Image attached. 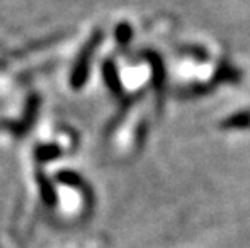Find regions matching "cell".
<instances>
[{
	"instance_id": "6da1fadb",
	"label": "cell",
	"mask_w": 250,
	"mask_h": 248,
	"mask_svg": "<svg viewBox=\"0 0 250 248\" xmlns=\"http://www.w3.org/2000/svg\"><path fill=\"white\" fill-rule=\"evenodd\" d=\"M104 39V33L102 31H95V33L90 36V39L86 42V45L83 47L81 52L76 58L70 75V86L73 89L79 91L81 87L86 86L87 77H89V71H90V61H92V55L95 49L100 45V42Z\"/></svg>"
},
{
	"instance_id": "7a4b0ae2",
	"label": "cell",
	"mask_w": 250,
	"mask_h": 248,
	"mask_svg": "<svg viewBox=\"0 0 250 248\" xmlns=\"http://www.w3.org/2000/svg\"><path fill=\"white\" fill-rule=\"evenodd\" d=\"M39 107H41V97L37 94H31L26 100V107H24V114L23 118L20 121H15V123H7L5 128L10 129L15 137H23L28 134V131L33 128L34 121H36V116L37 112H39Z\"/></svg>"
},
{
	"instance_id": "3957f363",
	"label": "cell",
	"mask_w": 250,
	"mask_h": 248,
	"mask_svg": "<svg viewBox=\"0 0 250 248\" xmlns=\"http://www.w3.org/2000/svg\"><path fill=\"white\" fill-rule=\"evenodd\" d=\"M102 76H104L105 84H107V87L115 94V95H121V94H123V87H121V81H120V75H118V68H116L113 60L104 61Z\"/></svg>"
},
{
	"instance_id": "277c9868",
	"label": "cell",
	"mask_w": 250,
	"mask_h": 248,
	"mask_svg": "<svg viewBox=\"0 0 250 248\" xmlns=\"http://www.w3.org/2000/svg\"><path fill=\"white\" fill-rule=\"evenodd\" d=\"M60 155H62V149L57 144H41L34 150V156L39 163L54 161Z\"/></svg>"
},
{
	"instance_id": "5b68a950",
	"label": "cell",
	"mask_w": 250,
	"mask_h": 248,
	"mask_svg": "<svg viewBox=\"0 0 250 248\" xmlns=\"http://www.w3.org/2000/svg\"><path fill=\"white\" fill-rule=\"evenodd\" d=\"M223 129H246L250 128V112H239L231 114L229 118L223 119Z\"/></svg>"
},
{
	"instance_id": "8992f818",
	"label": "cell",
	"mask_w": 250,
	"mask_h": 248,
	"mask_svg": "<svg viewBox=\"0 0 250 248\" xmlns=\"http://www.w3.org/2000/svg\"><path fill=\"white\" fill-rule=\"evenodd\" d=\"M36 179H37V184H39L42 200H44L47 205H54L57 202V198H55V191H54V187H52L50 181L42 174V171L36 174Z\"/></svg>"
},
{
	"instance_id": "52a82bcc",
	"label": "cell",
	"mask_w": 250,
	"mask_h": 248,
	"mask_svg": "<svg viewBox=\"0 0 250 248\" xmlns=\"http://www.w3.org/2000/svg\"><path fill=\"white\" fill-rule=\"evenodd\" d=\"M147 60L152 63L153 66V86H155L157 91H160L165 84V68L162 60L158 58L155 54H147Z\"/></svg>"
},
{
	"instance_id": "ba28073f",
	"label": "cell",
	"mask_w": 250,
	"mask_h": 248,
	"mask_svg": "<svg viewBox=\"0 0 250 248\" xmlns=\"http://www.w3.org/2000/svg\"><path fill=\"white\" fill-rule=\"evenodd\" d=\"M115 38L118 40V44L121 47H125L129 44V40L132 39V28L129 23H120L115 29Z\"/></svg>"
}]
</instances>
